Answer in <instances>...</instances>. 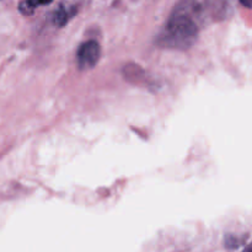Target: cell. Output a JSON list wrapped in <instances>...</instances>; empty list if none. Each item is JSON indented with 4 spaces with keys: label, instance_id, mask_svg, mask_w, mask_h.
Listing matches in <instances>:
<instances>
[{
    "label": "cell",
    "instance_id": "obj_1",
    "mask_svg": "<svg viewBox=\"0 0 252 252\" xmlns=\"http://www.w3.org/2000/svg\"><path fill=\"white\" fill-rule=\"evenodd\" d=\"M199 25L192 17L174 9L164 29L158 37L160 47L176 51H186L194 46L198 39Z\"/></svg>",
    "mask_w": 252,
    "mask_h": 252
},
{
    "label": "cell",
    "instance_id": "obj_2",
    "mask_svg": "<svg viewBox=\"0 0 252 252\" xmlns=\"http://www.w3.org/2000/svg\"><path fill=\"white\" fill-rule=\"evenodd\" d=\"M235 0H182L175 9L185 12L201 25L229 19L234 12Z\"/></svg>",
    "mask_w": 252,
    "mask_h": 252
},
{
    "label": "cell",
    "instance_id": "obj_3",
    "mask_svg": "<svg viewBox=\"0 0 252 252\" xmlns=\"http://www.w3.org/2000/svg\"><path fill=\"white\" fill-rule=\"evenodd\" d=\"M100 56L101 48L97 42L94 41V39H89V41L84 42L79 47L78 53H76V61H78L79 68L81 70L93 69L100 61Z\"/></svg>",
    "mask_w": 252,
    "mask_h": 252
},
{
    "label": "cell",
    "instance_id": "obj_4",
    "mask_svg": "<svg viewBox=\"0 0 252 252\" xmlns=\"http://www.w3.org/2000/svg\"><path fill=\"white\" fill-rule=\"evenodd\" d=\"M76 10L74 6L70 5H61L56 11L53 12V16H52V21L56 26L63 27L64 25L68 24L69 20L75 15Z\"/></svg>",
    "mask_w": 252,
    "mask_h": 252
},
{
    "label": "cell",
    "instance_id": "obj_5",
    "mask_svg": "<svg viewBox=\"0 0 252 252\" xmlns=\"http://www.w3.org/2000/svg\"><path fill=\"white\" fill-rule=\"evenodd\" d=\"M52 0H24V1L20 4V11L25 15H30L34 11L36 7H38L39 5H46L49 4Z\"/></svg>",
    "mask_w": 252,
    "mask_h": 252
},
{
    "label": "cell",
    "instance_id": "obj_6",
    "mask_svg": "<svg viewBox=\"0 0 252 252\" xmlns=\"http://www.w3.org/2000/svg\"><path fill=\"white\" fill-rule=\"evenodd\" d=\"M241 5H244L245 7H249V9H252V0H239Z\"/></svg>",
    "mask_w": 252,
    "mask_h": 252
},
{
    "label": "cell",
    "instance_id": "obj_7",
    "mask_svg": "<svg viewBox=\"0 0 252 252\" xmlns=\"http://www.w3.org/2000/svg\"><path fill=\"white\" fill-rule=\"evenodd\" d=\"M246 250H252V244L250 246H248V248H246Z\"/></svg>",
    "mask_w": 252,
    "mask_h": 252
}]
</instances>
